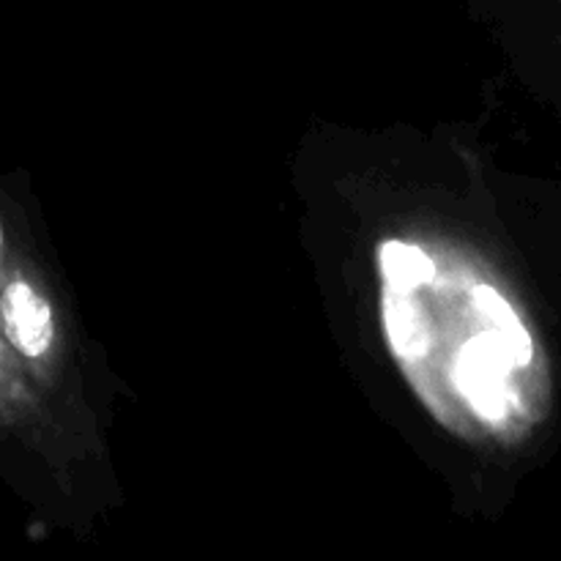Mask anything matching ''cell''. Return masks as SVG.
Instances as JSON below:
<instances>
[{
  "mask_svg": "<svg viewBox=\"0 0 561 561\" xmlns=\"http://www.w3.org/2000/svg\"><path fill=\"white\" fill-rule=\"evenodd\" d=\"M471 301H474V310L488 321L491 332H496L510 345L515 365L529 367L531 356H535V343H531V334L526 332V327L510 307V301L499 290H493L491 285H477L471 290Z\"/></svg>",
  "mask_w": 561,
  "mask_h": 561,
  "instance_id": "obj_5",
  "label": "cell"
},
{
  "mask_svg": "<svg viewBox=\"0 0 561 561\" xmlns=\"http://www.w3.org/2000/svg\"><path fill=\"white\" fill-rule=\"evenodd\" d=\"M515 367L518 365L510 345L488 329L463 343L455 362V383L482 420L502 422L513 405L510 376Z\"/></svg>",
  "mask_w": 561,
  "mask_h": 561,
  "instance_id": "obj_1",
  "label": "cell"
},
{
  "mask_svg": "<svg viewBox=\"0 0 561 561\" xmlns=\"http://www.w3.org/2000/svg\"><path fill=\"white\" fill-rule=\"evenodd\" d=\"M378 257V272H381L383 288L394 290H409L414 294L416 288H425L436 279V266L431 257L414 244L405 241H383L376 252Z\"/></svg>",
  "mask_w": 561,
  "mask_h": 561,
  "instance_id": "obj_4",
  "label": "cell"
},
{
  "mask_svg": "<svg viewBox=\"0 0 561 561\" xmlns=\"http://www.w3.org/2000/svg\"><path fill=\"white\" fill-rule=\"evenodd\" d=\"M5 329L25 356H42L53 343V312L31 285L11 283L5 290Z\"/></svg>",
  "mask_w": 561,
  "mask_h": 561,
  "instance_id": "obj_3",
  "label": "cell"
},
{
  "mask_svg": "<svg viewBox=\"0 0 561 561\" xmlns=\"http://www.w3.org/2000/svg\"><path fill=\"white\" fill-rule=\"evenodd\" d=\"M381 316L389 348L403 362H416L431 351V321L414 294L409 290H381Z\"/></svg>",
  "mask_w": 561,
  "mask_h": 561,
  "instance_id": "obj_2",
  "label": "cell"
}]
</instances>
